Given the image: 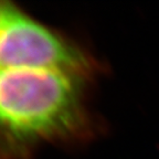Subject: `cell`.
<instances>
[{
    "label": "cell",
    "instance_id": "cell-2",
    "mask_svg": "<svg viewBox=\"0 0 159 159\" xmlns=\"http://www.w3.org/2000/svg\"><path fill=\"white\" fill-rule=\"evenodd\" d=\"M92 63L77 47L5 2L0 22V71L49 69L83 76Z\"/></svg>",
    "mask_w": 159,
    "mask_h": 159
},
{
    "label": "cell",
    "instance_id": "cell-1",
    "mask_svg": "<svg viewBox=\"0 0 159 159\" xmlns=\"http://www.w3.org/2000/svg\"><path fill=\"white\" fill-rule=\"evenodd\" d=\"M81 77L59 70H1L0 128L19 139L75 132L83 118Z\"/></svg>",
    "mask_w": 159,
    "mask_h": 159
},
{
    "label": "cell",
    "instance_id": "cell-3",
    "mask_svg": "<svg viewBox=\"0 0 159 159\" xmlns=\"http://www.w3.org/2000/svg\"><path fill=\"white\" fill-rule=\"evenodd\" d=\"M3 6H5V2H0V22H1V17H2Z\"/></svg>",
    "mask_w": 159,
    "mask_h": 159
}]
</instances>
